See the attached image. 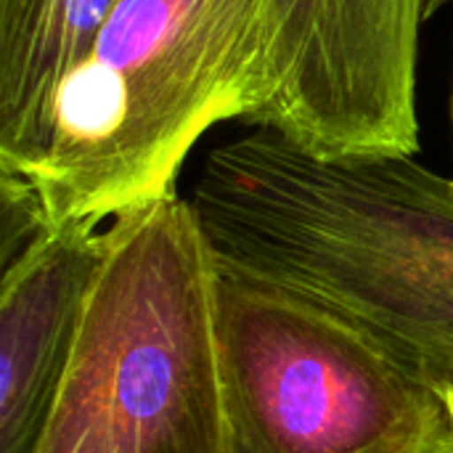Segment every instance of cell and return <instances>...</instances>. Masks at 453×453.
<instances>
[{
  "mask_svg": "<svg viewBox=\"0 0 453 453\" xmlns=\"http://www.w3.org/2000/svg\"><path fill=\"white\" fill-rule=\"evenodd\" d=\"M446 5H453V0H422V16H425V21H430Z\"/></svg>",
  "mask_w": 453,
  "mask_h": 453,
  "instance_id": "obj_8",
  "label": "cell"
},
{
  "mask_svg": "<svg viewBox=\"0 0 453 453\" xmlns=\"http://www.w3.org/2000/svg\"><path fill=\"white\" fill-rule=\"evenodd\" d=\"M449 406H451V422H453V380H451V385H449ZM453 453V438H451V451Z\"/></svg>",
  "mask_w": 453,
  "mask_h": 453,
  "instance_id": "obj_9",
  "label": "cell"
},
{
  "mask_svg": "<svg viewBox=\"0 0 453 453\" xmlns=\"http://www.w3.org/2000/svg\"><path fill=\"white\" fill-rule=\"evenodd\" d=\"M35 453H234L218 252L178 194L125 210Z\"/></svg>",
  "mask_w": 453,
  "mask_h": 453,
  "instance_id": "obj_3",
  "label": "cell"
},
{
  "mask_svg": "<svg viewBox=\"0 0 453 453\" xmlns=\"http://www.w3.org/2000/svg\"><path fill=\"white\" fill-rule=\"evenodd\" d=\"M117 0H0V173L35 154L58 82L88 53Z\"/></svg>",
  "mask_w": 453,
  "mask_h": 453,
  "instance_id": "obj_7",
  "label": "cell"
},
{
  "mask_svg": "<svg viewBox=\"0 0 453 453\" xmlns=\"http://www.w3.org/2000/svg\"><path fill=\"white\" fill-rule=\"evenodd\" d=\"M263 0H117L58 82L27 180L50 226L117 218L175 194L194 143L244 117Z\"/></svg>",
  "mask_w": 453,
  "mask_h": 453,
  "instance_id": "obj_2",
  "label": "cell"
},
{
  "mask_svg": "<svg viewBox=\"0 0 453 453\" xmlns=\"http://www.w3.org/2000/svg\"><path fill=\"white\" fill-rule=\"evenodd\" d=\"M234 453H449V388L350 311L218 255Z\"/></svg>",
  "mask_w": 453,
  "mask_h": 453,
  "instance_id": "obj_4",
  "label": "cell"
},
{
  "mask_svg": "<svg viewBox=\"0 0 453 453\" xmlns=\"http://www.w3.org/2000/svg\"><path fill=\"white\" fill-rule=\"evenodd\" d=\"M109 234L50 226L0 276V453H35L69 366Z\"/></svg>",
  "mask_w": 453,
  "mask_h": 453,
  "instance_id": "obj_6",
  "label": "cell"
},
{
  "mask_svg": "<svg viewBox=\"0 0 453 453\" xmlns=\"http://www.w3.org/2000/svg\"><path fill=\"white\" fill-rule=\"evenodd\" d=\"M191 204L218 255L350 311L451 385L453 178L255 127L204 159Z\"/></svg>",
  "mask_w": 453,
  "mask_h": 453,
  "instance_id": "obj_1",
  "label": "cell"
},
{
  "mask_svg": "<svg viewBox=\"0 0 453 453\" xmlns=\"http://www.w3.org/2000/svg\"><path fill=\"white\" fill-rule=\"evenodd\" d=\"M422 0H263L244 119L316 157L419 149Z\"/></svg>",
  "mask_w": 453,
  "mask_h": 453,
  "instance_id": "obj_5",
  "label": "cell"
},
{
  "mask_svg": "<svg viewBox=\"0 0 453 453\" xmlns=\"http://www.w3.org/2000/svg\"><path fill=\"white\" fill-rule=\"evenodd\" d=\"M451 114H453V106H451Z\"/></svg>",
  "mask_w": 453,
  "mask_h": 453,
  "instance_id": "obj_10",
  "label": "cell"
}]
</instances>
